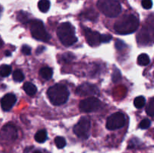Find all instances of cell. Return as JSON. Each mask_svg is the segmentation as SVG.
Returning <instances> with one entry per match:
<instances>
[{"instance_id":"obj_1","label":"cell","mask_w":154,"mask_h":153,"mask_svg":"<svg viewBox=\"0 0 154 153\" xmlns=\"http://www.w3.org/2000/svg\"><path fill=\"white\" fill-rule=\"evenodd\" d=\"M139 20L134 14H127L122 16L114 24V30L120 34H129L135 32L138 28Z\"/></svg>"},{"instance_id":"obj_2","label":"cell","mask_w":154,"mask_h":153,"mask_svg":"<svg viewBox=\"0 0 154 153\" xmlns=\"http://www.w3.org/2000/svg\"><path fill=\"white\" fill-rule=\"evenodd\" d=\"M57 35L61 43L66 46H72L78 40L75 27L69 22H63L57 28Z\"/></svg>"},{"instance_id":"obj_3","label":"cell","mask_w":154,"mask_h":153,"mask_svg":"<svg viewBox=\"0 0 154 153\" xmlns=\"http://www.w3.org/2000/svg\"><path fill=\"white\" fill-rule=\"evenodd\" d=\"M48 97L54 105H62L69 99V91L66 86L56 84L48 90Z\"/></svg>"},{"instance_id":"obj_4","label":"cell","mask_w":154,"mask_h":153,"mask_svg":"<svg viewBox=\"0 0 154 153\" xmlns=\"http://www.w3.org/2000/svg\"><path fill=\"white\" fill-rule=\"evenodd\" d=\"M97 7L108 17H116L121 12V5L117 0H99Z\"/></svg>"},{"instance_id":"obj_5","label":"cell","mask_w":154,"mask_h":153,"mask_svg":"<svg viewBox=\"0 0 154 153\" xmlns=\"http://www.w3.org/2000/svg\"><path fill=\"white\" fill-rule=\"evenodd\" d=\"M30 31L33 38L42 41H48L51 36L45 29L43 22L38 20H30Z\"/></svg>"},{"instance_id":"obj_6","label":"cell","mask_w":154,"mask_h":153,"mask_svg":"<svg viewBox=\"0 0 154 153\" xmlns=\"http://www.w3.org/2000/svg\"><path fill=\"white\" fill-rule=\"evenodd\" d=\"M90 120L87 117H81V119L74 127V133L79 138L81 139H87L90 135Z\"/></svg>"},{"instance_id":"obj_7","label":"cell","mask_w":154,"mask_h":153,"mask_svg":"<svg viewBox=\"0 0 154 153\" xmlns=\"http://www.w3.org/2000/svg\"><path fill=\"white\" fill-rule=\"evenodd\" d=\"M126 124V116L120 112L112 114L108 118L106 127L108 130H116L121 128Z\"/></svg>"},{"instance_id":"obj_8","label":"cell","mask_w":154,"mask_h":153,"mask_svg":"<svg viewBox=\"0 0 154 153\" xmlns=\"http://www.w3.org/2000/svg\"><path fill=\"white\" fill-rule=\"evenodd\" d=\"M101 106V101L96 97H90L80 102V110L83 112H91L98 110Z\"/></svg>"},{"instance_id":"obj_9","label":"cell","mask_w":154,"mask_h":153,"mask_svg":"<svg viewBox=\"0 0 154 153\" xmlns=\"http://www.w3.org/2000/svg\"><path fill=\"white\" fill-rule=\"evenodd\" d=\"M17 131L15 126L12 124H7L2 128L0 138L3 140L14 141L17 139Z\"/></svg>"},{"instance_id":"obj_10","label":"cell","mask_w":154,"mask_h":153,"mask_svg":"<svg viewBox=\"0 0 154 153\" xmlns=\"http://www.w3.org/2000/svg\"><path fill=\"white\" fill-rule=\"evenodd\" d=\"M75 93L80 96L95 95V94H99V90L96 86L86 82V83L79 86L77 88Z\"/></svg>"},{"instance_id":"obj_11","label":"cell","mask_w":154,"mask_h":153,"mask_svg":"<svg viewBox=\"0 0 154 153\" xmlns=\"http://www.w3.org/2000/svg\"><path fill=\"white\" fill-rule=\"evenodd\" d=\"M84 34H85L87 41L90 46H96L99 45L100 42V34L98 32L93 31L89 28H84Z\"/></svg>"},{"instance_id":"obj_12","label":"cell","mask_w":154,"mask_h":153,"mask_svg":"<svg viewBox=\"0 0 154 153\" xmlns=\"http://www.w3.org/2000/svg\"><path fill=\"white\" fill-rule=\"evenodd\" d=\"M16 101V96L12 93H8L1 99V106L3 110L8 111L13 107Z\"/></svg>"},{"instance_id":"obj_13","label":"cell","mask_w":154,"mask_h":153,"mask_svg":"<svg viewBox=\"0 0 154 153\" xmlns=\"http://www.w3.org/2000/svg\"><path fill=\"white\" fill-rule=\"evenodd\" d=\"M23 89L25 91V92L29 96L34 95L37 92V88H36L35 86L29 82H27L26 83H24Z\"/></svg>"},{"instance_id":"obj_14","label":"cell","mask_w":154,"mask_h":153,"mask_svg":"<svg viewBox=\"0 0 154 153\" xmlns=\"http://www.w3.org/2000/svg\"><path fill=\"white\" fill-rule=\"evenodd\" d=\"M39 74H40V75L42 76V78L48 80L51 79V77H52L53 70L49 67H44L40 69Z\"/></svg>"},{"instance_id":"obj_15","label":"cell","mask_w":154,"mask_h":153,"mask_svg":"<svg viewBox=\"0 0 154 153\" xmlns=\"http://www.w3.org/2000/svg\"><path fill=\"white\" fill-rule=\"evenodd\" d=\"M47 139H48V134L45 130H38L35 135V140L36 142H39V143L45 142Z\"/></svg>"},{"instance_id":"obj_16","label":"cell","mask_w":154,"mask_h":153,"mask_svg":"<svg viewBox=\"0 0 154 153\" xmlns=\"http://www.w3.org/2000/svg\"><path fill=\"white\" fill-rule=\"evenodd\" d=\"M38 9L43 13L48 12L51 7V2L49 0H40L38 3Z\"/></svg>"},{"instance_id":"obj_17","label":"cell","mask_w":154,"mask_h":153,"mask_svg":"<svg viewBox=\"0 0 154 153\" xmlns=\"http://www.w3.org/2000/svg\"><path fill=\"white\" fill-rule=\"evenodd\" d=\"M138 63L140 65H147L150 63V57L148 56V55L145 53L141 54L138 57Z\"/></svg>"},{"instance_id":"obj_18","label":"cell","mask_w":154,"mask_h":153,"mask_svg":"<svg viewBox=\"0 0 154 153\" xmlns=\"http://www.w3.org/2000/svg\"><path fill=\"white\" fill-rule=\"evenodd\" d=\"M83 16L86 19L90 20L92 21H95L98 17V14L93 10H87V11L83 14Z\"/></svg>"},{"instance_id":"obj_19","label":"cell","mask_w":154,"mask_h":153,"mask_svg":"<svg viewBox=\"0 0 154 153\" xmlns=\"http://www.w3.org/2000/svg\"><path fill=\"white\" fill-rule=\"evenodd\" d=\"M11 73V67L8 64H2L0 67V76L2 77L8 76Z\"/></svg>"},{"instance_id":"obj_20","label":"cell","mask_w":154,"mask_h":153,"mask_svg":"<svg viewBox=\"0 0 154 153\" xmlns=\"http://www.w3.org/2000/svg\"><path fill=\"white\" fill-rule=\"evenodd\" d=\"M145 102L146 100L144 98V97H143V96H138V97L135 98V100H134V105L138 109H141L143 106H144Z\"/></svg>"},{"instance_id":"obj_21","label":"cell","mask_w":154,"mask_h":153,"mask_svg":"<svg viewBox=\"0 0 154 153\" xmlns=\"http://www.w3.org/2000/svg\"><path fill=\"white\" fill-rule=\"evenodd\" d=\"M17 20L20 22H23V23H26V22H29L30 20L29 19L28 14L23 11H20L17 14Z\"/></svg>"},{"instance_id":"obj_22","label":"cell","mask_w":154,"mask_h":153,"mask_svg":"<svg viewBox=\"0 0 154 153\" xmlns=\"http://www.w3.org/2000/svg\"><path fill=\"white\" fill-rule=\"evenodd\" d=\"M55 142L56 146L58 148H63L66 146V141L65 140V138H63V136H57L55 138Z\"/></svg>"},{"instance_id":"obj_23","label":"cell","mask_w":154,"mask_h":153,"mask_svg":"<svg viewBox=\"0 0 154 153\" xmlns=\"http://www.w3.org/2000/svg\"><path fill=\"white\" fill-rule=\"evenodd\" d=\"M13 79L16 82H22L24 80V75L20 70H16L13 73Z\"/></svg>"},{"instance_id":"obj_24","label":"cell","mask_w":154,"mask_h":153,"mask_svg":"<svg viewBox=\"0 0 154 153\" xmlns=\"http://www.w3.org/2000/svg\"><path fill=\"white\" fill-rule=\"evenodd\" d=\"M146 112L150 117H153L154 115V100L153 98L151 99L150 103L148 104L147 106L146 107Z\"/></svg>"},{"instance_id":"obj_25","label":"cell","mask_w":154,"mask_h":153,"mask_svg":"<svg viewBox=\"0 0 154 153\" xmlns=\"http://www.w3.org/2000/svg\"><path fill=\"white\" fill-rule=\"evenodd\" d=\"M75 58L74 55L71 52H66V53H64L63 56H62V60H63V62L67 63L69 62L72 61L73 58Z\"/></svg>"},{"instance_id":"obj_26","label":"cell","mask_w":154,"mask_h":153,"mask_svg":"<svg viewBox=\"0 0 154 153\" xmlns=\"http://www.w3.org/2000/svg\"><path fill=\"white\" fill-rule=\"evenodd\" d=\"M151 124V122L148 118H144L142 121L140 122L139 124V128L141 129H147Z\"/></svg>"},{"instance_id":"obj_27","label":"cell","mask_w":154,"mask_h":153,"mask_svg":"<svg viewBox=\"0 0 154 153\" xmlns=\"http://www.w3.org/2000/svg\"><path fill=\"white\" fill-rule=\"evenodd\" d=\"M141 5L144 9H150L153 7V1L152 0H142Z\"/></svg>"},{"instance_id":"obj_28","label":"cell","mask_w":154,"mask_h":153,"mask_svg":"<svg viewBox=\"0 0 154 153\" xmlns=\"http://www.w3.org/2000/svg\"><path fill=\"white\" fill-rule=\"evenodd\" d=\"M112 79L114 82H117V81L120 80V79H121V74H120V72L118 69H115V70L114 71V73L112 74Z\"/></svg>"},{"instance_id":"obj_29","label":"cell","mask_w":154,"mask_h":153,"mask_svg":"<svg viewBox=\"0 0 154 153\" xmlns=\"http://www.w3.org/2000/svg\"><path fill=\"white\" fill-rule=\"evenodd\" d=\"M112 39V36L110 34H101L100 35V42L102 43H108Z\"/></svg>"},{"instance_id":"obj_30","label":"cell","mask_w":154,"mask_h":153,"mask_svg":"<svg viewBox=\"0 0 154 153\" xmlns=\"http://www.w3.org/2000/svg\"><path fill=\"white\" fill-rule=\"evenodd\" d=\"M125 46H126V44H125L124 42L122 41L121 40H117V41L115 42L116 48H117V50H121L124 49Z\"/></svg>"},{"instance_id":"obj_31","label":"cell","mask_w":154,"mask_h":153,"mask_svg":"<svg viewBox=\"0 0 154 153\" xmlns=\"http://www.w3.org/2000/svg\"><path fill=\"white\" fill-rule=\"evenodd\" d=\"M21 51H22V52L24 54V55L28 56L31 54V48H30L29 46H27V45H23V46H22Z\"/></svg>"},{"instance_id":"obj_32","label":"cell","mask_w":154,"mask_h":153,"mask_svg":"<svg viewBox=\"0 0 154 153\" xmlns=\"http://www.w3.org/2000/svg\"><path fill=\"white\" fill-rule=\"evenodd\" d=\"M44 50H45V47H44V46H39L37 49V50H36V52H37V53H39V52H40L41 53V52H42V51H43Z\"/></svg>"},{"instance_id":"obj_33","label":"cell","mask_w":154,"mask_h":153,"mask_svg":"<svg viewBox=\"0 0 154 153\" xmlns=\"http://www.w3.org/2000/svg\"><path fill=\"white\" fill-rule=\"evenodd\" d=\"M5 55L6 56H10L11 55V52H9V51H6L5 52Z\"/></svg>"},{"instance_id":"obj_34","label":"cell","mask_w":154,"mask_h":153,"mask_svg":"<svg viewBox=\"0 0 154 153\" xmlns=\"http://www.w3.org/2000/svg\"><path fill=\"white\" fill-rule=\"evenodd\" d=\"M2 40H0V48L2 47Z\"/></svg>"},{"instance_id":"obj_35","label":"cell","mask_w":154,"mask_h":153,"mask_svg":"<svg viewBox=\"0 0 154 153\" xmlns=\"http://www.w3.org/2000/svg\"><path fill=\"white\" fill-rule=\"evenodd\" d=\"M34 153H42V152H41L40 151H36V152H35Z\"/></svg>"}]
</instances>
